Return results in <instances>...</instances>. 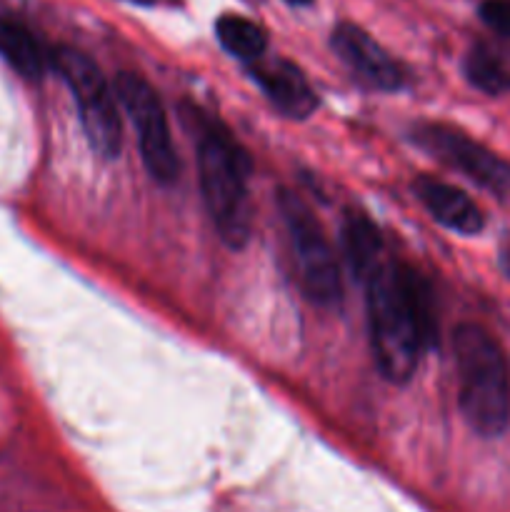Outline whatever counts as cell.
I'll list each match as a JSON object with an SVG mask.
<instances>
[{
  "mask_svg": "<svg viewBox=\"0 0 510 512\" xmlns=\"http://www.w3.org/2000/svg\"><path fill=\"white\" fill-rule=\"evenodd\" d=\"M365 285L375 365L388 383H408L423 353L438 340L428 285L415 270L393 260H385Z\"/></svg>",
  "mask_w": 510,
  "mask_h": 512,
  "instance_id": "1",
  "label": "cell"
},
{
  "mask_svg": "<svg viewBox=\"0 0 510 512\" xmlns=\"http://www.w3.org/2000/svg\"><path fill=\"white\" fill-rule=\"evenodd\" d=\"M188 120L198 125L200 193H203L210 220L228 248H243L253 230L248 155L218 123L205 118L198 108Z\"/></svg>",
  "mask_w": 510,
  "mask_h": 512,
  "instance_id": "2",
  "label": "cell"
},
{
  "mask_svg": "<svg viewBox=\"0 0 510 512\" xmlns=\"http://www.w3.org/2000/svg\"><path fill=\"white\" fill-rule=\"evenodd\" d=\"M453 353L465 423L483 438H498L510 423V380L503 350L488 330L463 323L453 333Z\"/></svg>",
  "mask_w": 510,
  "mask_h": 512,
  "instance_id": "3",
  "label": "cell"
},
{
  "mask_svg": "<svg viewBox=\"0 0 510 512\" xmlns=\"http://www.w3.org/2000/svg\"><path fill=\"white\" fill-rule=\"evenodd\" d=\"M53 65L73 93L88 143L100 158H118L123 145V123L115 85L108 83L103 70L85 53L75 48H58Z\"/></svg>",
  "mask_w": 510,
  "mask_h": 512,
  "instance_id": "4",
  "label": "cell"
},
{
  "mask_svg": "<svg viewBox=\"0 0 510 512\" xmlns=\"http://www.w3.org/2000/svg\"><path fill=\"white\" fill-rule=\"evenodd\" d=\"M278 208L293 245L295 268L305 295L320 308H335L343 298V280L323 225L318 223L310 205L293 190H280Z\"/></svg>",
  "mask_w": 510,
  "mask_h": 512,
  "instance_id": "5",
  "label": "cell"
},
{
  "mask_svg": "<svg viewBox=\"0 0 510 512\" xmlns=\"http://www.w3.org/2000/svg\"><path fill=\"white\" fill-rule=\"evenodd\" d=\"M115 95L133 123L150 178L158 185H173L180 175V160L173 145L168 113L153 85L135 73H120L115 78Z\"/></svg>",
  "mask_w": 510,
  "mask_h": 512,
  "instance_id": "6",
  "label": "cell"
},
{
  "mask_svg": "<svg viewBox=\"0 0 510 512\" xmlns=\"http://www.w3.org/2000/svg\"><path fill=\"white\" fill-rule=\"evenodd\" d=\"M413 143H418L425 153L450 165L458 173L468 175L473 183L498 195L500 200H510V163L485 148L483 143L465 135L463 130L450 128L443 123H420L410 133Z\"/></svg>",
  "mask_w": 510,
  "mask_h": 512,
  "instance_id": "7",
  "label": "cell"
},
{
  "mask_svg": "<svg viewBox=\"0 0 510 512\" xmlns=\"http://www.w3.org/2000/svg\"><path fill=\"white\" fill-rule=\"evenodd\" d=\"M335 55L375 90H400L405 83V73L393 55L383 48L375 38H370L363 28L353 23H340L330 35Z\"/></svg>",
  "mask_w": 510,
  "mask_h": 512,
  "instance_id": "8",
  "label": "cell"
},
{
  "mask_svg": "<svg viewBox=\"0 0 510 512\" xmlns=\"http://www.w3.org/2000/svg\"><path fill=\"white\" fill-rule=\"evenodd\" d=\"M250 75H253L255 83L260 85L265 95H268L270 103L285 115V118L303 120L318 105L313 88L305 80V75L300 73L298 65H293L290 60L275 58V60H255L250 65Z\"/></svg>",
  "mask_w": 510,
  "mask_h": 512,
  "instance_id": "9",
  "label": "cell"
},
{
  "mask_svg": "<svg viewBox=\"0 0 510 512\" xmlns=\"http://www.w3.org/2000/svg\"><path fill=\"white\" fill-rule=\"evenodd\" d=\"M413 190L420 203H423V208L443 228L460 235H478L483 230L485 218L480 208L455 185L423 175V178L415 180Z\"/></svg>",
  "mask_w": 510,
  "mask_h": 512,
  "instance_id": "10",
  "label": "cell"
},
{
  "mask_svg": "<svg viewBox=\"0 0 510 512\" xmlns=\"http://www.w3.org/2000/svg\"><path fill=\"white\" fill-rule=\"evenodd\" d=\"M343 253L355 278L368 280L383 260V238L365 213L350 210L343 220Z\"/></svg>",
  "mask_w": 510,
  "mask_h": 512,
  "instance_id": "11",
  "label": "cell"
},
{
  "mask_svg": "<svg viewBox=\"0 0 510 512\" xmlns=\"http://www.w3.org/2000/svg\"><path fill=\"white\" fill-rule=\"evenodd\" d=\"M0 55L30 80H38L45 73V55L33 35L23 25L8 18H0Z\"/></svg>",
  "mask_w": 510,
  "mask_h": 512,
  "instance_id": "12",
  "label": "cell"
},
{
  "mask_svg": "<svg viewBox=\"0 0 510 512\" xmlns=\"http://www.w3.org/2000/svg\"><path fill=\"white\" fill-rule=\"evenodd\" d=\"M215 33H218L220 45L228 50L235 58L245 60V63H255L265 55L268 48V35L253 20L243 18V15H223L215 23Z\"/></svg>",
  "mask_w": 510,
  "mask_h": 512,
  "instance_id": "13",
  "label": "cell"
},
{
  "mask_svg": "<svg viewBox=\"0 0 510 512\" xmlns=\"http://www.w3.org/2000/svg\"><path fill=\"white\" fill-rule=\"evenodd\" d=\"M465 78L485 95H503L510 90V68L493 48L473 45L465 55Z\"/></svg>",
  "mask_w": 510,
  "mask_h": 512,
  "instance_id": "14",
  "label": "cell"
},
{
  "mask_svg": "<svg viewBox=\"0 0 510 512\" xmlns=\"http://www.w3.org/2000/svg\"><path fill=\"white\" fill-rule=\"evenodd\" d=\"M480 18L495 33L510 38V0H485L480 5Z\"/></svg>",
  "mask_w": 510,
  "mask_h": 512,
  "instance_id": "15",
  "label": "cell"
},
{
  "mask_svg": "<svg viewBox=\"0 0 510 512\" xmlns=\"http://www.w3.org/2000/svg\"><path fill=\"white\" fill-rule=\"evenodd\" d=\"M288 3L290 5H310V3H313V0H288Z\"/></svg>",
  "mask_w": 510,
  "mask_h": 512,
  "instance_id": "16",
  "label": "cell"
},
{
  "mask_svg": "<svg viewBox=\"0 0 510 512\" xmlns=\"http://www.w3.org/2000/svg\"><path fill=\"white\" fill-rule=\"evenodd\" d=\"M130 3H138V5H153L155 0H130Z\"/></svg>",
  "mask_w": 510,
  "mask_h": 512,
  "instance_id": "17",
  "label": "cell"
},
{
  "mask_svg": "<svg viewBox=\"0 0 510 512\" xmlns=\"http://www.w3.org/2000/svg\"><path fill=\"white\" fill-rule=\"evenodd\" d=\"M505 268H508V273H510V248H508V253H505Z\"/></svg>",
  "mask_w": 510,
  "mask_h": 512,
  "instance_id": "18",
  "label": "cell"
}]
</instances>
